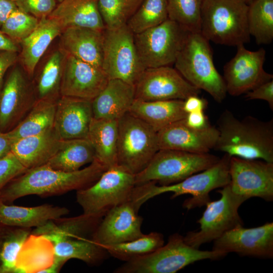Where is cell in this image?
Here are the masks:
<instances>
[{"label":"cell","mask_w":273,"mask_h":273,"mask_svg":"<svg viewBox=\"0 0 273 273\" xmlns=\"http://www.w3.org/2000/svg\"><path fill=\"white\" fill-rule=\"evenodd\" d=\"M231 156L224 154L222 158L207 169L195 173L185 179L167 186H157L154 181L136 185L132 190L130 201L139 211L148 200L165 193L173 194L171 199L180 195L191 194L192 197L186 200L183 205L187 210L205 206L211 201L209 193L223 188L230 183L229 166Z\"/></svg>","instance_id":"cell-3"},{"label":"cell","mask_w":273,"mask_h":273,"mask_svg":"<svg viewBox=\"0 0 273 273\" xmlns=\"http://www.w3.org/2000/svg\"><path fill=\"white\" fill-rule=\"evenodd\" d=\"M249 34L258 44H268L273 39V0H254L248 5Z\"/></svg>","instance_id":"cell-36"},{"label":"cell","mask_w":273,"mask_h":273,"mask_svg":"<svg viewBox=\"0 0 273 273\" xmlns=\"http://www.w3.org/2000/svg\"><path fill=\"white\" fill-rule=\"evenodd\" d=\"M189 31L169 19L134 34L140 62L144 68L172 66Z\"/></svg>","instance_id":"cell-10"},{"label":"cell","mask_w":273,"mask_h":273,"mask_svg":"<svg viewBox=\"0 0 273 273\" xmlns=\"http://www.w3.org/2000/svg\"><path fill=\"white\" fill-rule=\"evenodd\" d=\"M236 55L223 66V78L227 93L232 96L246 94L259 85L273 79V75L263 69L265 50L246 49L237 46Z\"/></svg>","instance_id":"cell-14"},{"label":"cell","mask_w":273,"mask_h":273,"mask_svg":"<svg viewBox=\"0 0 273 273\" xmlns=\"http://www.w3.org/2000/svg\"><path fill=\"white\" fill-rule=\"evenodd\" d=\"M109 79L102 68L66 54L60 96L92 101L105 87Z\"/></svg>","instance_id":"cell-17"},{"label":"cell","mask_w":273,"mask_h":273,"mask_svg":"<svg viewBox=\"0 0 273 273\" xmlns=\"http://www.w3.org/2000/svg\"><path fill=\"white\" fill-rule=\"evenodd\" d=\"M17 8L14 1L0 0V29L10 14Z\"/></svg>","instance_id":"cell-49"},{"label":"cell","mask_w":273,"mask_h":273,"mask_svg":"<svg viewBox=\"0 0 273 273\" xmlns=\"http://www.w3.org/2000/svg\"><path fill=\"white\" fill-rule=\"evenodd\" d=\"M11 1H14V2H15L16 0H11Z\"/></svg>","instance_id":"cell-54"},{"label":"cell","mask_w":273,"mask_h":273,"mask_svg":"<svg viewBox=\"0 0 273 273\" xmlns=\"http://www.w3.org/2000/svg\"><path fill=\"white\" fill-rule=\"evenodd\" d=\"M17 7L38 19L48 16L56 7V0H16Z\"/></svg>","instance_id":"cell-44"},{"label":"cell","mask_w":273,"mask_h":273,"mask_svg":"<svg viewBox=\"0 0 273 273\" xmlns=\"http://www.w3.org/2000/svg\"><path fill=\"white\" fill-rule=\"evenodd\" d=\"M135 186V175L116 164L93 185L77 191L76 201L83 213L104 217L112 208L129 201Z\"/></svg>","instance_id":"cell-9"},{"label":"cell","mask_w":273,"mask_h":273,"mask_svg":"<svg viewBox=\"0 0 273 273\" xmlns=\"http://www.w3.org/2000/svg\"><path fill=\"white\" fill-rule=\"evenodd\" d=\"M143 0H97L105 28L126 25Z\"/></svg>","instance_id":"cell-40"},{"label":"cell","mask_w":273,"mask_h":273,"mask_svg":"<svg viewBox=\"0 0 273 273\" xmlns=\"http://www.w3.org/2000/svg\"><path fill=\"white\" fill-rule=\"evenodd\" d=\"M12 143L7 132L0 130V158L11 152Z\"/></svg>","instance_id":"cell-51"},{"label":"cell","mask_w":273,"mask_h":273,"mask_svg":"<svg viewBox=\"0 0 273 273\" xmlns=\"http://www.w3.org/2000/svg\"><path fill=\"white\" fill-rule=\"evenodd\" d=\"M102 69L109 79L134 85L145 69L139 59L134 34L124 25L103 31Z\"/></svg>","instance_id":"cell-12"},{"label":"cell","mask_w":273,"mask_h":273,"mask_svg":"<svg viewBox=\"0 0 273 273\" xmlns=\"http://www.w3.org/2000/svg\"><path fill=\"white\" fill-rule=\"evenodd\" d=\"M103 217L84 213L69 218L61 217L35 228L31 233L43 236L53 244L62 240L87 238L92 237Z\"/></svg>","instance_id":"cell-27"},{"label":"cell","mask_w":273,"mask_h":273,"mask_svg":"<svg viewBox=\"0 0 273 273\" xmlns=\"http://www.w3.org/2000/svg\"><path fill=\"white\" fill-rule=\"evenodd\" d=\"M247 100H262L266 101L273 110V79L262 83L245 94Z\"/></svg>","instance_id":"cell-45"},{"label":"cell","mask_w":273,"mask_h":273,"mask_svg":"<svg viewBox=\"0 0 273 273\" xmlns=\"http://www.w3.org/2000/svg\"><path fill=\"white\" fill-rule=\"evenodd\" d=\"M54 261L53 244L43 236L31 233L18 254L16 273H44Z\"/></svg>","instance_id":"cell-30"},{"label":"cell","mask_w":273,"mask_h":273,"mask_svg":"<svg viewBox=\"0 0 273 273\" xmlns=\"http://www.w3.org/2000/svg\"><path fill=\"white\" fill-rule=\"evenodd\" d=\"M55 262L63 266L70 259H77L96 265L108 257L106 250L92 238H79L62 240L53 244Z\"/></svg>","instance_id":"cell-34"},{"label":"cell","mask_w":273,"mask_h":273,"mask_svg":"<svg viewBox=\"0 0 273 273\" xmlns=\"http://www.w3.org/2000/svg\"><path fill=\"white\" fill-rule=\"evenodd\" d=\"M17 59V52H0V92L3 85V79L6 72L15 63Z\"/></svg>","instance_id":"cell-46"},{"label":"cell","mask_w":273,"mask_h":273,"mask_svg":"<svg viewBox=\"0 0 273 273\" xmlns=\"http://www.w3.org/2000/svg\"><path fill=\"white\" fill-rule=\"evenodd\" d=\"M66 54L61 50L53 52L44 64L37 77L36 94L37 100H57Z\"/></svg>","instance_id":"cell-35"},{"label":"cell","mask_w":273,"mask_h":273,"mask_svg":"<svg viewBox=\"0 0 273 273\" xmlns=\"http://www.w3.org/2000/svg\"><path fill=\"white\" fill-rule=\"evenodd\" d=\"M159 150L157 132L129 112L118 120L117 164L135 175Z\"/></svg>","instance_id":"cell-8"},{"label":"cell","mask_w":273,"mask_h":273,"mask_svg":"<svg viewBox=\"0 0 273 273\" xmlns=\"http://www.w3.org/2000/svg\"><path fill=\"white\" fill-rule=\"evenodd\" d=\"M95 159V150L87 139L64 140L46 165L56 170L73 172Z\"/></svg>","instance_id":"cell-32"},{"label":"cell","mask_w":273,"mask_h":273,"mask_svg":"<svg viewBox=\"0 0 273 273\" xmlns=\"http://www.w3.org/2000/svg\"><path fill=\"white\" fill-rule=\"evenodd\" d=\"M61 141L53 127L13 141L11 152L29 169L45 165L56 153Z\"/></svg>","instance_id":"cell-24"},{"label":"cell","mask_w":273,"mask_h":273,"mask_svg":"<svg viewBox=\"0 0 273 273\" xmlns=\"http://www.w3.org/2000/svg\"><path fill=\"white\" fill-rule=\"evenodd\" d=\"M134 87L135 99L145 101L184 100L201 93L171 66L146 68Z\"/></svg>","instance_id":"cell-13"},{"label":"cell","mask_w":273,"mask_h":273,"mask_svg":"<svg viewBox=\"0 0 273 273\" xmlns=\"http://www.w3.org/2000/svg\"><path fill=\"white\" fill-rule=\"evenodd\" d=\"M159 149L190 153H209L216 144L218 131L211 124L201 129L188 126L184 119L175 122L157 132Z\"/></svg>","instance_id":"cell-20"},{"label":"cell","mask_w":273,"mask_h":273,"mask_svg":"<svg viewBox=\"0 0 273 273\" xmlns=\"http://www.w3.org/2000/svg\"><path fill=\"white\" fill-rule=\"evenodd\" d=\"M185 120L188 126L197 129L203 128L210 124L204 111L188 113Z\"/></svg>","instance_id":"cell-48"},{"label":"cell","mask_w":273,"mask_h":273,"mask_svg":"<svg viewBox=\"0 0 273 273\" xmlns=\"http://www.w3.org/2000/svg\"><path fill=\"white\" fill-rule=\"evenodd\" d=\"M228 254L203 251L187 244L178 233L170 235L166 245L146 255L125 261L116 273H175L196 261L223 258Z\"/></svg>","instance_id":"cell-6"},{"label":"cell","mask_w":273,"mask_h":273,"mask_svg":"<svg viewBox=\"0 0 273 273\" xmlns=\"http://www.w3.org/2000/svg\"><path fill=\"white\" fill-rule=\"evenodd\" d=\"M248 9L242 0H204L201 34L209 41L228 46L249 42Z\"/></svg>","instance_id":"cell-5"},{"label":"cell","mask_w":273,"mask_h":273,"mask_svg":"<svg viewBox=\"0 0 273 273\" xmlns=\"http://www.w3.org/2000/svg\"><path fill=\"white\" fill-rule=\"evenodd\" d=\"M104 30L70 27L61 34V50L83 62L102 68Z\"/></svg>","instance_id":"cell-22"},{"label":"cell","mask_w":273,"mask_h":273,"mask_svg":"<svg viewBox=\"0 0 273 273\" xmlns=\"http://www.w3.org/2000/svg\"><path fill=\"white\" fill-rule=\"evenodd\" d=\"M39 19L17 8L9 16L1 31L11 39L21 41L36 27Z\"/></svg>","instance_id":"cell-42"},{"label":"cell","mask_w":273,"mask_h":273,"mask_svg":"<svg viewBox=\"0 0 273 273\" xmlns=\"http://www.w3.org/2000/svg\"><path fill=\"white\" fill-rule=\"evenodd\" d=\"M204 0H167L168 19L189 32H200L201 11Z\"/></svg>","instance_id":"cell-41"},{"label":"cell","mask_w":273,"mask_h":273,"mask_svg":"<svg viewBox=\"0 0 273 273\" xmlns=\"http://www.w3.org/2000/svg\"><path fill=\"white\" fill-rule=\"evenodd\" d=\"M218 137L213 150L231 157L260 159L273 163V119L252 116L236 117L224 110L217 121Z\"/></svg>","instance_id":"cell-2"},{"label":"cell","mask_w":273,"mask_h":273,"mask_svg":"<svg viewBox=\"0 0 273 273\" xmlns=\"http://www.w3.org/2000/svg\"><path fill=\"white\" fill-rule=\"evenodd\" d=\"M162 234L151 232L133 240L103 247L109 255L127 261L150 253L164 245Z\"/></svg>","instance_id":"cell-38"},{"label":"cell","mask_w":273,"mask_h":273,"mask_svg":"<svg viewBox=\"0 0 273 273\" xmlns=\"http://www.w3.org/2000/svg\"><path fill=\"white\" fill-rule=\"evenodd\" d=\"M63 30V27L56 19L44 17L39 19L35 29L21 41V60L29 76H33L41 57L53 40Z\"/></svg>","instance_id":"cell-26"},{"label":"cell","mask_w":273,"mask_h":273,"mask_svg":"<svg viewBox=\"0 0 273 273\" xmlns=\"http://www.w3.org/2000/svg\"><path fill=\"white\" fill-rule=\"evenodd\" d=\"M108 168L96 159L73 172L56 170L46 164L27 169L0 190V200L8 204L28 195L46 197L77 191L93 185Z\"/></svg>","instance_id":"cell-1"},{"label":"cell","mask_w":273,"mask_h":273,"mask_svg":"<svg viewBox=\"0 0 273 273\" xmlns=\"http://www.w3.org/2000/svg\"><path fill=\"white\" fill-rule=\"evenodd\" d=\"M247 5H250L254 0H242Z\"/></svg>","instance_id":"cell-52"},{"label":"cell","mask_w":273,"mask_h":273,"mask_svg":"<svg viewBox=\"0 0 273 273\" xmlns=\"http://www.w3.org/2000/svg\"><path fill=\"white\" fill-rule=\"evenodd\" d=\"M220 198L208 202L202 217L197 221L200 224L198 232L190 231L184 237L190 246L199 248L205 243L213 241L226 232L237 226L243 225L238 210L246 200L234 194L230 184L217 191Z\"/></svg>","instance_id":"cell-11"},{"label":"cell","mask_w":273,"mask_h":273,"mask_svg":"<svg viewBox=\"0 0 273 273\" xmlns=\"http://www.w3.org/2000/svg\"><path fill=\"white\" fill-rule=\"evenodd\" d=\"M57 101L37 100L29 112L13 129L6 132L13 142L40 133L54 126Z\"/></svg>","instance_id":"cell-33"},{"label":"cell","mask_w":273,"mask_h":273,"mask_svg":"<svg viewBox=\"0 0 273 273\" xmlns=\"http://www.w3.org/2000/svg\"><path fill=\"white\" fill-rule=\"evenodd\" d=\"M213 250L242 256L273 258V222L255 228L237 226L213 241Z\"/></svg>","instance_id":"cell-16"},{"label":"cell","mask_w":273,"mask_h":273,"mask_svg":"<svg viewBox=\"0 0 273 273\" xmlns=\"http://www.w3.org/2000/svg\"><path fill=\"white\" fill-rule=\"evenodd\" d=\"M19 48L15 41L0 31V51L17 52Z\"/></svg>","instance_id":"cell-50"},{"label":"cell","mask_w":273,"mask_h":273,"mask_svg":"<svg viewBox=\"0 0 273 273\" xmlns=\"http://www.w3.org/2000/svg\"><path fill=\"white\" fill-rule=\"evenodd\" d=\"M26 170L12 152L0 158V190Z\"/></svg>","instance_id":"cell-43"},{"label":"cell","mask_w":273,"mask_h":273,"mask_svg":"<svg viewBox=\"0 0 273 273\" xmlns=\"http://www.w3.org/2000/svg\"><path fill=\"white\" fill-rule=\"evenodd\" d=\"M184 100L145 101L135 99L129 112L150 125L156 132L186 118Z\"/></svg>","instance_id":"cell-28"},{"label":"cell","mask_w":273,"mask_h":273,"mask_svg":"<svg viewBox=\"0 0 273 273\" xmlns=\"http://www.w3.org/2000/svg\"><path fill=\"white\" fill-rule=\"evenodd\" d=\"M31 231L0 223V273H16L18 254Z\"/></svg>","instance_id":"cell-37"},{"label":"cell","mask_w":273,"mask_h":273,"mask_svg":"<svg viewBox=\"0 0 273 273\" xmlns=\"http://www.w3.org/2000/svg\"><path fill=\"white\" fill-rule=\"evenodd\" d=\"M57 1L59 2V3L61 2L63 0H56Z\"/></svg>","instance_id":"cell-53"},{"label":"cell","mask_w":273,"mask_h":273,"mask_svg":"<svg viewBox=\"0 0 273 273\" xmlns=\"http://www.w3.org/2000/svg\"><path fill=\"white\" fill-rule=\"evenodd\" d=\"M48 16L56 19L63 29L70 27L105 29L97 0H63Z\"/></svg>","instance_id":"cell-25"},{"label":"cell","mask_w":273,"mask_h":273,"mask_svg":"<svg viewBox=\"0 0 273 273\" xmlns=\"http://www.w3.org/2000/svg\"><path fill=\"white\" fill-rule=\"evenodd\" d=\"M69 212L66 207L50 204L25 207L8 205L0 200V223L11 226L35 228Z\"/></svg>","instance_id":"cell-29"},{"label":"cell","mask_w":273,"mask_h":273,"mask_svg":"<svg viewBox=\"0 0 273 273\" xmlns=\"http://www.w3.org/2000/svg\"><path fill=\"white\" fill-rule=\"evenodd\" d=\"M118 120L95 119L87 139L93 146L96 159L107 168L117 164Z\"/></svg>","instance_id":"cell-31"},{"label":"cell","mask_w":273,"mask_h":273,"mask_svg":"<svg viewBox=\"0 0 273 273\" xmlns=\"http://www.w3.org/2000/svg\"><path fill=\"white\" fill-rule=\"evenodd\" d=\"M20 69L15 68L0 92V130L7 132L27 115L37 101Z\"/></svg>","instance_id":"cell-19"},{"label":"cell","mask_w":273,"mask_h":273,"mask_svg":"<svg viewBox=\"0 0 273 273\" xmlns=\"http://www.w3.org/2000/svg\"><path fill=\"white\" fill-rule=\"evenodd\" d=\"M168 19L167 0H143L126 25L134 34L158 25Z\"/></svg>","instance_id":"cell-39"},{"label":"cell","mask_w":273,"mask_h":273,"mask_svg":"<svg viewBox=\"0 0 273 273\" xmlns=\"http://www.w3.org/2000/svg\"><path fill=\"white\" fill-rule=\"evenodd\" d=\"M207 104L206 99L200 98L199 95H192L184 100L183 108L187 114L197 111H204Z\"/></svg>","instance_id":"cell-47"},{"label":"cell","mask_w":273,"mask_h":273,"mask_svg":"<svg viewBox=\"0 0 273 273\" xmlns=\"http://www.w3.org/2000/svg\"><path fill=\"white\" fill-rule=\"evenodd\" d=\"M135 100L134 85L118 79H109L92 101L93 118L119 120L128 113Z\"/></svg>","instance_id":"cell-23"},{"label":"cell","mask_w":273,"mask_h":273,"mask_svg":"<svg viewBox=\"0 0 273 273\" xmlns=\"http://www.w3.org/2000/svg\"><path fill=\"white\" fill-rule=\"evenodd\" d=\"M191 84L208 93L217 103L226 96L225 82L216 70L209 41L200 32H189L174 64Z\"/></svg>","instance_id":"cell-4"},{"label":"cell","mask_w":273,"mask_h":273,"mask_svg":"<svg viewBox=\"0 0 273 273\" xmlns=\"http://www.w3.org/2000/svg\"><path fill=\"white\" fill-rule=\"evenodd\" d=\"M230 186L232 192L246 200L259 197L273 200V163L260 159L231 157Z\"/></svg>","instance_id":"cell-15"},{"label":"cell","mask_w":273,"mask_h":273,"mask_svg":"<svg viewBox=\"0 0 273 273\" xmlns=\"http://www.w3.org/2000/svg\"><path fill=\"white\" fill-rule=\"evenodd\" d=\"M143 220L131 202L126 201L104 215L92 238L103 247L133 240L144 235Z\"/></svg>","instance_id":"cell-18"},{"label":"cell","mask_w":273,"mask_h":273,"mask_svg":"<svg viewBox=\"0 0 273 273\" xmlns=\"http://www.w3.org/2000/svg\"><path fill=\"white\" fill-rule=\"evenodd\" d=\"M93 119L91 100L60 96L53 127L62 140L86 139Z\"/></svg>","instance_id":"cell-21"},{"label":"cell","mask_w":273,"mask_h":273,"mask_svg":"<svg viewBox=\"0 0 273 273\" xmlns=\"http://www.w3.org/2000/svg\"><path fill=\"white\" fill-rule=\"evenodd\" d=\"M220 158L209 153L198 154L171 149H159L148 165L135 175V186L154 181L160 186L179 182L205 170Z\"/></svg>","instance_id":"cell-7"}]
</instances>
